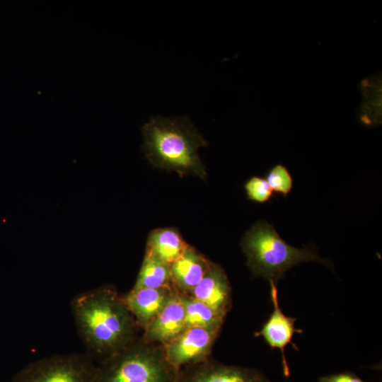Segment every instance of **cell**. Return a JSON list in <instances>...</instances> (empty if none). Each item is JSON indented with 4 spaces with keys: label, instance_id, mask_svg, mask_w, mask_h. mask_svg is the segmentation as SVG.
I'll use <instances>...</instances> for the list:
<instances>
[{
    "label": "cell",
    "instance_id": "5bb4252c",
    "mask_svg": "<svg viewBox=\"0 0 382 382\" xmlns=\"http://www.w3.org/2000/svg\"><path fill=\"white\" fill-rule=\"evenodd\" d=\"M185 311V328L221 330L226 316L190 295L181 294Z\"/></svg>",
    "mask_w": 382,
    "mask_h": 382
},
{
    "label": "cell",
    "instance_id": "e0dca14e",
    "mask_svg": "<svg viewBox=\"0 0 382 382\" xmlns=\"http://www.w3.org/2000/svg\"><path fill=\"white\" fill-rule=\"evenodd\" d=\"M247 198L254 202H268L273 196V191L266 179L259 176L250 178L244 185Z\"/></svg>",
    "mask_w": 382,
    "mask_h": 382
},
{
    "label": "cell",
    "instance_id": "ac0fdd59",
    "mask_svg": "<svg viewBox=\"0 0 382 382\" xmlns=\"http://www.w3.org/2000/svg\"><path fill=\"white\" fill-rule=\"evenodd\" d=\"M318 382H366L352 372H342L322 376Z\"/></svg>",
    "mask_w": 382,
    "mask_h": 382
},
{
    "label": "cell",
    "instance_id": "9a60e30c",
    "mask_svg": "<svg viewBox=\"0 0 382 382\" xmlns=\"http://www.w3.org/2000/svg\"><path fill=\"white\" fill-rule=\"evenodd\" d=\"M134 288H173L170 265L144 255Z\"/></svg>",
    "mask_w": 382,
    "mask_h": 382
},
{
    "label": "cell",
    "instance_id": "8992f818",
    "mask_svg": "<svg viewBox=\"0 0 382 382\" xmlns=\"http://www.w3.org/2000/svg\"><path fill=\"white\" fill-rule=\"evenodd\" d=\"M219 332L198 327L185 328L162 345L165 357L178 370L203 361L209 359Z\"/></svg>",
    "mask_w": 382,
    "mask_h": 382
},
{
    "label": "cell",
    "instance_id": "4fadbf2b",
    "mask_svg": "<svg viewBox=\"0 0 382 382\" xmlns=\"http://www.w3.org/2000/svg\"><path fill=\"white\" fill-rule=\"evenodd\" d=\"M188 246L176 228H158L148 236L145 255L170 265Z\"/></svg>",
    "mask_w": 382,
    "mask_h": 382
},
{
    "label": "cell",
    "instance_id": "9c48e42d",
    "mask_svg": "<svg viewBox=\"0 0 382 382\" xmlns=\"http://www.w3.org/2000/svg\"><path fill=\"white\" fill-rule=\"evenodd\" d=\"M185 311L182 295L175 291L170 299L144 329L143 340L164 345L185 328Z\"/></svg>",
    "mask_w": 382,
    "mask_h": 382
},
{
    "label": "cell",
    "instance_id": "3957f363",
    "mask_svg": "<svg viewBox=\"0 0 382 382\" xmlns=\"http://www.w3.org/2000/svg\"><path fill=\"white\" fill-rule=\"evenodd\" d=\"M241 247L252 274L276 284L287 270L302 262L314 261L330 266L328 260L320 257L313 248L300 249L289 245L264 220L257 221L245 232Z\"/></svg>",
    "mask_w": 382,
    "mask_h": 382
},
{
    "label": "cell",
    "instance_id": "52a82bcc",
    "mask_svg": "<svg viewBox=\"0 0 382 382\" xmlns=\"http://www.w3.org/2000/svg\"><path fill=\"white\" fill-rule=\"evenodd\" d=\"M176 382H270L255 369L229 366L209 358L179 370Z\"/></svg>",
    "mask_w": 382,
    "mask_h": 382
},
{
    "label": "cell",
    "instance_id": "5b68a950",
    "mask_svg": "<svg viewBox=\"0 0 382 382\" xmlns=\"http://www.w3.org/2000/svg\"><path fill=\"white\" fill-rule=\"evenodd\" d=\"M96 367L88 352L54 354L30 362L10 382H93Z\"/></svg>",
    "mask_w": 382,
    "mask_h": 382
},
{
    "label": "cell",
    "instance_id": "6da1fadb",
    "mask_svg": "<svg viewBox=\"0 0 382 382\" xmlns=\"http://www.w3.org/2000/svg\"><path fill=\"white\" fill-rule=\"evenodd\" d=\"M71 307L79 335L93 357L104 360L137 338L134 317L122 296L110 286L76 295Z\"/></svg>",
    "mask_w": 382,
    "mask_h": 382
},
{
    "label": "cell",
    "instance_id": "8fae6325",
    "mask_svg": "<svg viewBox=\"0 0 382 382\" xmlns=\"http://www.w3.org/2000/svg\"><path fill=\"white\" fill-rule=\"evenodd\" d=\"M175 291L173 288L133 287L122 298L137 326L144 330L161 311Z\"/></svg>",
    "mask_w": 382,
    "mask_h": 382
},
{
    "label": "cell",
    "instance_id": "7c38bea8",
    "mask_svg": "<svg viewBox=\"0 0 382 382\" xmlns=\"http://www.w3.org/2000/svg\"><path fill=\"white\" fill-rule=\"evenodd\" d=\"M211 260L189 245L170 265L172 285L180 294L190 295L207 271Z\"/></svg>",
    "mask_w": 382,
    "mask_h": 382
},
{
    "label": "cell",
    "instance_id": "ba28073f",
    "mask_svg": "<svg viewBox=\"0 0 382 382\" xmlns=\"http://www.w3.org/2000/svg\"><path fill=\"white\" fill-rule=\"evenodd\" d=\"M269 282L273 311L262 325V329L255 332V335L262 337L272 349L277 348L281 351L283 374L285 377H289L290 371L285 357V347L291 344L294 347L298 349L291 340L296 332L302 333L303 330L295 328L294 323L296 318L289 317L282 313L279 306L276 283L272 279Z\"/></svg>",
    "mask_w": 382,
    "mask_h": 382
},
{
    "label": "cell",
    "instance_id": "30bf717a",
    "mask_svg": "<svg viewBox=\"0 0 382 382\" xmlns=\"http://www.w3.org/2000/svg\"><path fill=\"white\" fill-rule=\"evenodd\" d=\"M190 295L224 316L231 308L230 282L224 270L212 261L204 276Z\"/></svg>",
    "mask_w": 382,
    "mask_h": 382
},
{
    "label": "cell",
    "instance_id": "277c9868",
    "mask_svg": "<svg viewBox=\"0 0 382 382\" xmlns=\"http://www.w3.org/2000/svg\"><path fill=\"white\" fill-rule=\"evenodd\" d=\"M178 372L161 345L137 338L97 366L93 382H176Z\"/></svg>",
    "mask_w": 382,
    "mask_h": 382
},
{
    "label": "cell",
    "instance_id": "7a4b0ae2",
    "mask_svg": "<svg viewBox=\"0 0 382 382\" xmlns=\"http://www.w3.org/2000/svg\"><path fill=\"white\" fill-rule=\"evenodd\" d=\"M144 151L154 167L174 171L180 177L207 178L206 168L198 154L207 141L185 117L151 118L142 127Z\"/></svg>",
    "mask_w": 382,
    "mask_h": 382
},
{
    "label": "cell",
    "instance_id": "2e32d148",
    "mask_svg": "<svg viewBox=\"0 0 382 382\" xmlns=\"http://www.w3.org/2000/svg\"><path fill=\"white\" fill-rule=\"evenodd\" d=\"M265 179L272 191L285 197L293 187V178L288 169L282 164H277L270 168Z\"/></svg>",
    "mask_w": 382,
    "mask_h": 382
}]
</instances>
